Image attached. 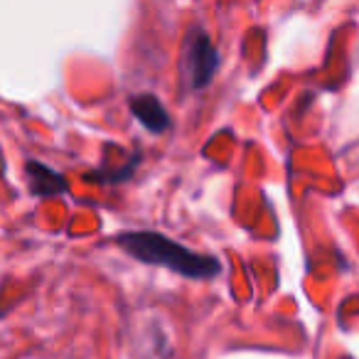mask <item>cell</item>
<instances>
[{
    "label": "cell",
    "instance_id": "6da1fadb",
    "mask_svg": "<svg viewBox=\"0 0 359 359\" xmlns=\"http://www.w3.org/2000/svg\"><path fill=\"white\" fill-rule=\"evenodd\" d=\"M116 244L140 264L170 269L185 278H215L222 271L217 259L197 254L160 231H123L116 236Z\"/></svg>",
    "mask_w": 359,
    "mask_h": 359
},
{
    "label": "cell",
    "instance_id": "7a4b0ae2",
    "mask_svg": "<svg viewBox=\"0 0 359 359\" xmlns=\"http://www.w3.org/2000/svg\"><path fill=\"white\" fill-rule=\"evenodd\" d=\"M219 69V52L212 37L202 27H192L187 32L185 50H182V72L192 89H205L215 79Z\"/></svg>",
    "mask_w": 359,
    "mask_h": 359
},
{
    "label": "cell",
    "instance_id": "277c9868",
    "mask_svg": "<svg viewBox=\"0 0 359 359\" xmlns=\"http://www.w3.org/2000/svg\"><path fill=\"white\" fill-rule=\"evenodd\" d=\"M27 182H30L32 195L37 197H55V195H65L69 190L67 180L62 172H57L55 168L40 163V160H27Z\"/></svg>",
    "mask_w": 359,
    "mask_h": 359
},
{
    "label": "cell",
    "instance_id": "3957f363",
    "mask_svg": "<svg viewBox=\"0 0 359 359\" xmlns=\"http://www.w3.org/2000/svg\"><path fill=\"white\" fill-rule=\"evenodd\" d=\"M130 114H133L150 133H165V130H170V126H172L168 109H165L163 101L153 94L133 96V99H130Z\"/></svg>",
    "mask_w": 359,
    "mask_h": 359
}]
</instances>
